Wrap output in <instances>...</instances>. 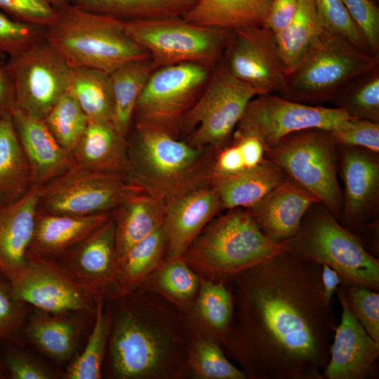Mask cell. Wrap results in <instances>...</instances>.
I'll use <instances>...</instances> for the list:
<instances>
[{
  "label": "cell",
  "mask_w": 379,
  "mask_h": 379,
  "mask_svg": "<svg viewBox=\"0 0 379 379\" xmlns=\"http://www.w3.org/2000/svg\"><path fill=\"white\" fill-rule=\"evenodd\" d=\"M225 284L233 314L220 345L246 379H323L338 321L321 265L286 246Z\"/></svg>",
  "instance_id": "cell-1"
},
{
  "label": "cell",
  "mask_w": 379,
  "mask_h": 379,
  "mask_svg": "<svg viewBox=\"0 0 379 379\" xmlns=\"http://www.w3.org/2000/svg\"><path fill=\"white\" fill-rule=\"evenodd\" d=\"M102 293L112 312L107 349L113 378L188 376L192 333L185 313L144 286L125 295L109 286Z\"/></svg>",
  "instance_id": "cell-2"
},
{
  "label": "cell",
  "mask_w": 379,
  "mask_h": 379,
  "mask_svg": "<svg viewBox=\"0 0 379 379\" xmlns=\"http://www.w3.org/2000/svg\"><path fill=\"white\" fill-rule=\"evenodd\" d=\"M127 135L130 177L164 202L211 184L216 151L196 147L159 128L138 123Z\"/></svg>",
  "instance_id": "cell-3"
},
{
  "label": "cell",
  "mask_w": 379,
  "mask_h": 379,
  "mask_svg": "<svg viewBox=\"0 0 379 379\" xmlns=\"http://www.w3.org/2000/svg\"><path fill=\"white\" fill-rule=\"evenodd\" d=\"M44 39L70 68L111 73L128 62L149 57L128 36L124 20L71 3L58 8L57 19L45 29Z\"/></svg>",
  "instance_id": "cell-4"
},
{
  "label": "cell",
  "mask_w": 379,
  "mask_h": 379,
  "mask_svg": "<svg viewBox=\"0 0 379 379\" xmlns=\"http://www.w3.org/2000/svg\"><path fill=\"white\" fill-rule=\"evenodd\" d=\"M285 248L264 235L246 208H234L210 221L182 257L200 277L225 283Z\"/></svg>",
  "instance_id": "cell-5"
},
{
  "label": "cell",
  "mask_w": 379,
  "mask_h": 379,
  "mask_svg": "<svg viewBox=\"0 0 379 379\" xmlns=\"http://www.w3.org/2000/svg\"><path fill=\"white\" fill-rule=\"evenodd\" d=\"M286 246L305 260L328 265L343 279L378 291V258L321 203L310 207Z\"/></svg>",
  "instance_id": "cell-6"
},
{
  "label": "cell",
  "mask_w": 379,
  "mask_h": 379,
  "mask_svg": "<svg viewBox=\"0 0 379 379\" xmlns=\"http://www.w3.org/2000/svg\"><path fill=\"white\" fill-rule=\"evenodd\" d=\"M379 66V55L363 51L345 38L323 31L300 65L286 75L279 95L300 103L329 102L351 79Z\"/></svg>",
  "instance_id": "cell-7"
},
{
  "label": "cell",
  "mask_w": 379,
  "mask_h": 379,
  "mask_svg": "<svg viewBox=\"0 0 379 379\" xmlns=\"http://www.w3.org/2000/svg\"><path fill=\"white\" fill-rule=\"evenodd\" d=\"M338 145L327 130L293 133L265 150L264 158L311 193L340 222L343 196L338 178Z\"/></svg>",
  "instance_id": "cell-8"
},
{
  "label": "cell",
  "mask_w": 379,
  "mask_h": 379,
  "mask_svg": "<svg viewBox=\"0 0 379 379\" xmlns=\"http://www.w3.org/2000/svg\"><path fill=\"white\" fill-rule=\"evenodd\" d=\"M128 36L149 53L156 68L197 63L211 69L222 60L230 30L191 23L183 18L124 21Z\"/></svg>",
  "instance_id": "cell-9"
},
{
  "label": "cell",
  "mask_w": 379,
  "mask_h": 379,
  "mask_svg": "<svg viewBox=\"0 0 379 379\" xmlns=\"http://www.w3.org/2000/svg\"><path fill=\"white\" fill-rule=\"evenodd\" d=\"M258 95V90L232 74L221 60L183 120L181 131L191 133L187 142L216 152L222 148L249 102Z\"/></svg>",
  "instance_id": "cell-10"
},
{
  "label": "cell",
  "mask_w": 379,
  "mask_h": 379,
  "mask_svg": "<svg viewBox=\"0 0 379 379\" xmlns=\"http://www.w3.org/2000/svg\"><path fill=\"white\" fill-rule=\"evenodd\" d=\"M145 192L129 176L74 166L39 187V211L77 216L110 214L131 197Z\"/></svg>",
  "instance_id": "cell-11"
},
{
  "label": "cell",
  "mask_w": 379,
  "mask_h": 379,
  "mask_svg": "<svg viewBox=\"0 0 379 379\" xmlns=\"http://www.w3.org/2000/svg\"><path fill=\"white\" fill-rule=\"evenodd\" d=\"M211 70L193 62L157 68L136 103L132 123L148 125L178 138L183 120L207 84Z\"/></svg>",
  "instance_id": "cell-12"
},
{
  "label": "cell",
  "mask_w": 379,
  "mask_h": 379,
  "mask_svg": "<svg viewBox=\"0 0 379 379\" xmlns=\"http://www.w3.org/2000/svg\"><path fill=\"white\" fill-rule=\"evenodd\" d=\"M4 67L14 91L15 109L40 119L66 91L71 69L45 39L9 57Z\"/></svg>",
  "instance_id": "cell-13"
},
{
  "label": "cell",
  "mask_w": 379,
  "mask_h": 379,
  "mask_svg": "<svg viewBox=\"0 0 379 379\" xmlns=\"http://www.w3.org/2000/svg\"><path fill=\"white\" fill-rule=\"evenodd\" d=\"M349 117L338 108L307 105L265 93L249 102L234 132L257 137L267 150L293 133L311 128L330 131Z\"/></svg>",
  "instance_id": "cell-14"
},
{
  "label": "cell",
  "mask_w": 379,
  "mask_h": 379,
  "mask_svg": "<svg viewBox=\"0 0 379 379\" xmlns=\"http://www.w3.org/2000/svg\"><path fill=\"white\" fill-rule=\"evenodd\" d=\"M15 298L36 309L52 313H95L98 293L80 283L57 262L27 254V264L9 281Z\"/></svg>",
  "instance_id": "cell-15"
},
{
  "label": "cell",
  "mask_w": 379,
  "mask_h": 379,
  "mask_svg": "<svg viewBox=\"0 0 379 379\" xmlns=\"http://www.w3.org/2000/svg\"><path fill=\"white\" fill-rule=\"evenodd\" d=\"M222 60L232 74L260 95H279L285 87L275 34L265 27L230 30Z\"/></svg>",
  "instance_id": "cell-16"
},
{
  "label": "cell",
  "mask_w": 379,
  "mask_h": 379,
  "mask_svg": "<svg viewBox=\"0 0 379 379\" xmlns=\"http://www.w3.org/2000/svg\"><path fill=\"white\" fill-rule=\"evenodd\" d=\"M338 149L345 186L340 222L346 228L369 233L378 226V154L349 146L338 145Z\"/></svg>",
  "instance_id": "cell-17"
},
{
  "label": "cell",
  "mask_w": 379,
  "mask_h": 379,
  "mask_svg": "<svg viewBox=\"0 0 379 379\" xmlns=\"http://www.w3.org/2000/svg\"><path fill=\"white\" fill-rule=\"evenodd\" d=\"M342 308L323 379H364L379 357V343L366 331L348 305L340 285L335 291Z\"/></svg>",
  "instance_id": "cell-18"
},
{
  "label": "cell",
  "mask_w": 379,
  "mask_h": 379,
  "mask_svg": "<svg viewBox=\"0 0 379 379\" xmlns=\"http://www.w3.org/2000/svg\"><path fill=\"white\" fill-rule=\"evenodd\" d=\"M222 210L211 184L165 202L166 260L182 257L201 230Z\"/></svg>",
  "instance_id": "cell-19"
},
{
  "label": "cell",
  "mask_w": 379,
  "mask_h": 379,
  "mask_svg": "<svg viewBox=\"0 0 379 379\" xmlns=\"http://www.w3.org/2000/svg\"><path fill=\"white\" fill-rule=\"evenodd\" d=\"M320 203L311 193L286 177L253 206L246 208L271 241L285 244L297 232L307 211Z\"/></svg>",
  "instance_id": "cell-20"
},
{
  "label": "cell",
  "mask_w": 379,
  "mask_h": 379,
  "mask_svg": "<svg viewBox=\"0 0 379 379\" xmlns=\"http://www.w3.org/2000/svg\"><path fill=\"white\" fill-rule=\"evenodd\" d=\"M114 221L112 215L78 244L53 260L74 279L100 292L114 279Z\"/></svg>",
  "instance_id": "cell-21"
},
{
  "label": "cell",
  "mask_w": 379,
  "mask_h": 379,
  "mask_svg": "<svg viewBox=\"0 0 379 379\" xmlns=\"http://www.w3.org/2000/svg\"><path fill=\"white\" fill-rule=\"evenodd\" d=\"M12 119L34 185L43 186L74 166L71 153L58 143L43 119L18 109L12 112Z\"/></svg>",
  "instance_id": "cell-22"
},
{
  "label": "cell",
  "mask_w": 379,
  "mask_h": 379,
  "mask_svg": "<svg viewBox=\"0 0 379 379\" xmlns=\"http://www.w3.org/2000/svg\"><path fill=\"white\" fill-rule=\"evenodd\" d=\"M39 187L18 200L0 205V274L9 281L15 279L27 264L37 213Z\"/></svg>",
  "instance_id": "cell-23"
},
{
  "label": "cell",
  "mask_w": 379,
  "mask_h": 379,
  "mask_svg": "<svg viewBox=\"0 0 379 379\" xmlns=\"http://www.w3.org/2000/svg\"><path fill=\"white\" fill-rule=\"evenodd\" d=\"M71 154L74 166L81 168L130 177L127 136L121 134L112 121L88 120L84 135Z\"/></svg>",
  "instance_id": "cell-24"
},
{
  "label": "cell",
  "mask_w": 379,
  "mask_h": 379,
  "mask_svg": "<svg viewBox=\"0 0 379 379\" xmlns=\"http://www.w3.org/2000/svg\"><path fill=\"white\" fill-rule=\"evenodd\" d=\"M111 215L77 216L37 210L27 253L40 258L56 260L104 224Z\"/></svg>",
  "instance_id": "cell-25"
},
{
  "label": "cell",
  "mask_w": 379,
  "mask_h": 379,
  "mask_svg": "<svg viewBox=\"0 0 379 379\" xmlns=\"http://www.w3.org/2000/svg\"><path fill=\"white\" fill-rule=\"evenodd\" d=\"M77 313H52L36 309L25 322V340L52 360H68L77 349L84 328L83 319Z\"/></svg>",
  "instance_id": "cell-26"
},
{
  "label": "cell",
  "mask_w": 379,
  "mask_h": 379,
  "mask_svg": "<svg viewBox=\"0 0 379 379\" xmlns=\"http://www.w3.org/2000/svg\"><path fill=\"white\" fill-rule=\"evenodd\" d=\"M164 213L165 202L145 192L131 197L112 213L114 221V276L128 251L162 227Z\"/></svg>",
  "instance_id": "cell-27"
},
{
  "label": "cell",
  "mask_w": 379,
  "mask_h": 379,
  "mask_svg": "<svg viewBox=\"0 0 379 379\" xmlns=\"http://www.w3.org/2000/svg\"><path fill=\"white\" fill-rule=\"evenodd\" d=\"M277 164L264 159L258 165L211 182L223 210L248 208L255 204L286 178Z\"/></svg>",
  "instance_id": "cell-28"
},
{
  "label": "cell",
  "mask_w": 379,
  "mask_h": 379,
  "mask_svg": "<svg viewBox=\"0 0 379 379\" xmlns=\"http://www.w3.org/2000/svg\"><path fill=\"white\" fill-rule=\"evenodd\" d=\"M274 0H198L182 17L191 23L233 30L265 27Z\"/></svg>",
  "instance_id": "cell-29"
},
{
  "label": "cell",
  "mask_w": 379,
  "mask_h": 379,
  "mask_svg": "<svg viewBox=\"0 0 379 379\" xmlns=\"http://www.w3.org/2000/svg\"><path fill=\"white\" fill-rule=\"evenodd\" d=\"M232 314V295L227 284L200 277L197 295L190 312L186 314L192 333L221 345Z\"/></svg>",
  "instance_id": "cell-30"
},
{
  "label": "cell",
  "mask_w": 379,
  "mask_h": 379,
  "mask_svg": "<svg viewBox=\"0 0 379 379\" xmlns=\"http://www.w3.org/2000/svg\"><path fill=\"white\" fill-rule=\"evenodd\" d=\"M34 186L30 167L15 130L12 114L0 119V205L15 201Z\"/></svg>",
  "instance_id": "cell-31"
},
{
  "label": "cell",
  "mask_w": 379,
  "mask_h": 379,
  "mask_svg": "<svg viewBox=\"0 0 379 379\" xmlns=\"http://www.w3.org/2000/svg\"><path fill=\"white\" fill-rule=\"evenodd\" d=\"M323 31L314 0H298V8L291 23L275 34L286 75L300 65Z\"/></svg>",
  "instance_id": "cell-32"
},
{
  "label": "cell",
  "mask_w": 379,
  "mask_h": 379,
  "mask_svg": "<svg viewBox=\"0 0 379 379\" xmlns=\"http://www.w3.org/2000/svg\"><path fill=\"white\" fill-rule=\"evenodd\" d=\"M163 225L132 246L123 258L114 276V291L125 295L135 291L166 260Z\"/></svg>",
  "instance_id": "cell-33"
},
{
  "label": "cell",
  "mask_w": 379,
  "mask_h": 379,
  "mask_svg": "<svg viewBox=\"0 0 379 379\" xmlns=\"http://www.w3.org/2000/svg\"><path fill=\"white\" fill-rule=\"evenodd\" d=\"M156 69L149 56L128 62L109 73L114 105L113 124L125 136L131 129L136 103Z\"/></svg>",
  "instance_id": "cell-34"
},
{
  "label": "cell",
  "mask_w": 379,
  "mask_h": 379,
  "mask_svg": "<svg viewBox=\"0 0 379 379\" xmlns=\"http://www.w3.org/2000/svg\"><path fill=\"white\" fill-rule=\"evenodd\" d=\"M66 91L74 98L88 120L113 123L114 105L109 73L72 67Z\"/></svg>",
  "instance_id": "cell-35"
},
{
  "label": "cell",
  "mask_w": 379,
  "mask_h": 379,
  "mask_svg": "<svg viewBox=\"0 0 379 379\" xmlns=\"http://www.w3.org/2000/svg\"><path fill=\"white\" fill-rule=\"evenodd\" d=\"M198 0H69L80 8L124 21L183 17Z\"/></svg>",
  "instance_id": "cell-36"
},
{
  "label": "cell",
  "mask_w": 379,
  "mask_h": 379,
  "mask_svg": "<svg viewBox=\"0 0 379 379\" xmlns=\"http://www.w3.org/2000/svg\"><path fill=\"white\" fill-rule=\"evenodd\" d=\"M200 284V276L182 257L165 260L142 284L161 295L185 314L195 301Z\"/></svg>",
  "instance_id": "cell-37"
},
{
  "label": "cell",
  "mask_w": 379,
  "mask_h": 379,
  "mask_svg": "<svg viewBox=\"0 0 379 379\" xmlns=\"http://www.w3.org/2000/svg\"><path fill=\"white\" fill-rule=\"evenodd\" d=\"M112 326V312L102 291L96 298L94 323L83 352L67 367L65 379H100Z\"/></svg>",
  "instance_id": "cell-38"
},
{
  "label": "cell",
  "mask_w": 379,
  "mask_h": 379,
  "mask_svg": "<svg viewBox=\"0 0 379 379\" xmlns=\"http://www.w3.org/2000/svg\"><path fill=\"white\" fill-rule=\"evenodd\" d=\"M329 102L351 117L379 122V66L345 83Z\"/></svg>",
  "instance_id": "cell-39"
},
{
  "label": "cell",
  "mask_w": 379,
  "mask_h": 379,
  "mask_svg": "<svg viewBox=\"0 0 379 379\" xmlns=\"http://www.w3.org/2000/svg\"><path fill=\"white\" fill-rule=\"evenodd\" d=\"M188 376L194 379H246L217 342L192 334L187 355Z\"/></svg>",
  "instance_id": "cell-40"
},
{
  "label": "cell",
  "mask_w": 379,
  "mask_h": 379,
  "mask_svg": "<svg viewBox=\"0 0 379 379\" xmlns=\"http://www.w3.org/2000/svg\"><path fill=\"white\" fill-rule=\"evenodd\" d=\"M43 120L58 143L70 153L79 142L88 124L87 116L67 91Z\"/></svg>",
  "instance_id": "cell-41"
},
{
  "label": "cell",
  "mask_w": 379,
  "mask_h": 379,
  "mask_svg": "<svg viewBox=\"0 0 379 379\" xmlns=\"http://www.w3.org/2000/svg\"><path fill=\"white\" fill-rule=\"evenodd\" d=\"M29 314V305L15 298L9 281L0 274V346L25 347L23 328Z\"/></svg>",
  "instance_id": "cell-42"
},
{
  "label": "cell",
  "mask_w": 379,
  "mask_h": 379,
  "mask_svg": "<svg viewBox=\"0 0 379 379\" xmlns=\"http://www.w3.org/2000/svg\"><path fill=\"white\" fill-rule=\"evenodd\" d=\"M314 3L324 31L344 37L360 50L371 53L363 33L343 0H314Z\"/></svg>",
  "instance_id": "cell-43"
},
{
  "label": "cell",
  "mask_w": 379,
  "mask_h": 379,
  "mask_svg": "<svg viewBox=\"0 0 379 379\" xmlns=\"http://www.w3.org/2000/svg\"><path fill=\"white\" fill-rule=\"evenodd\" d=\"M340 285L352 312L368 335L379 343L378 291L343 279Z\"/></svg>",
  "instance_id": "cell-44"
},
{
  "label": "cell",
  "mask_w": 379,
  "mask_h": 379,
  "mask_svg": "<svg viewBox=\"0 0 379 379\" xmlns=\"http://www.w3.org/2000/svg\"><path fill=\"white\" fill-rule=\"evenodd\" d=\"M45 29L13 20L0 11V52L9 57L22 53L44 39Z\"/></svg>",
  "instance_id": "cell-45"
},
{
  "label": "cell",
  "mask_w": 379,
  "mask_h": 379,
  "mask_svg": "<svg viewBox=\"0 0 379 379\" xmlns=\"http://www.w3.org/2000/svg\"><path fill=\"white\" fill-rule=\"evenodd\" d=\"M1 357L8 379H53L55 374L43 361L15 345H1Z\"/></svg>",
  "instance_id": "cell-46"
},
{
  "label": "cell",
  "mask_w": 379,
  "mask_h": 379,
  "mask_svg": "<svg viewBox=\"0 0 379 379\" xmlns=\"http://www.w3.org/2000/svg\"><path fill=\"white\" fill-rule=\"evenodd\" d=\"M328 131L338 145L379 152V122L349 117Z\"/></svg>",
  "instance_id": "cell-47"
},
{
  "label": "cell",
  "mask_w": 379,
  "mask_h": 379,
  "mask_svg": "<svg viewBox=\"0 0 379 379\" xmlns=\"http://www.w3.org/2000/svg\"><path fill=\"white\" fill-rule=\"evenodd\" d=\"M0 11L13 20L44 29L58 17V9L50 0H0Z\"/></svg>",
  "instance_id": "cell-48"
},
{
  "label": "cell",
  "mask_w": 379,
  "mask_h": 379,
  "mask_svg": "<svg viewBox=\"0 0 379 379\" xmlns=\"http://www.w3.org/2000/svg\"><path fill=\"white\" fill-rule=\"evenodd\" d=\"M372 54L379 55V9L371 0H343Z\"/></svg>",
  "instance_id": "cell-49"
},
{
  "label": "cell",
  "mask_w": 379,
  "mask_h": 379,
  "mask_svg": "<svg viewBox=\"0 0 379 379\" xmlns=\"http://www.w3.org/2000/svg\"><path fill=\"white\" fill-rule=\"evenodd\" d=\"M245 168L240 149L233 141L216 152L213 164V178L232 175Z\"/></svg>",
  "instance_id": "cell-50"
},
{
  "label": "cell",
  "mask_w": 379,
  "mask_h": 379,
  "mask_svg": "<svg viewBox=\"0 0 379 379\" xmlns=\"http://www.w3.org/2000/svg\"><path fill=\"white\" fill-rule=\"evenodd\" d=\"M298 0H274L265 27L274 34L284 30L292 21L296 13Z\"/></svg>",
  "instance_id": "cell-51"
},
{
  "label": "cell",
  "mask_w": 379,
  "mask_h": 379,
  "mask_svg": "<svg viewBox=\"0 0 379 379\" xmlns=\"http://www.w3.org/2000/svg\"><path fill=\"white\" fill-rule=\"evenodd\" d=\"M232 136L240 149L246 168L254 167L264 160L265 149L257 137L234 132Z\"/></svg>",
  "instance_id": "cell-52"
},
{
  "label": "cell",
  "mask_w": 379,
  "mask_h": 379,
  "mask_svg": "<svg viewBox=\"0 0 379 379\" xmlns=\"http://www.w3.org/2000/svg\"><path fill=\"white\" fill-rule=\"evenodd\" d=\"M15 108L14 91L4 67V63L0 64V119L4 116L12 114Z\"/></svg>",
  "instance_id": "cell-53"
},
{
  "label": "cell",
  "mask_w": 379,
  "mask_h": 379,
  "mask_svg": "<svg viewBox=\"0 0 379 379\" xmlns=\"http://www.w3.org/2000/svg\"><path fill=\"white\" fill-rule=\"evenodd\" d=\"M342 279L338 273L327 265H321V281L324 294L328 300H332L333 294L340 284Z\"/></svg>",
  "instance_id": "cell-54"
},
{
  "label": "cell",
  "mask_w": 379,
  "mask_h": 379,
  "mask_svg": "<svg viewBox=\"0 0 379 379\" xmlns=\"http://www.w3.org/2000/svg\"><path fill=\"white\" fill-rule=\"evenodd\" d=\"M50 1L57 9L70 3L69 0H50Z\"/></svg>",
  "instance_id": "cell-55"
},
{
  "label": "cell",
  "mask_w": 379,
  "mask_h": 379,
  "mask_svg": "<svg viewBox=\"0 0 379 379\" xmlns=\"http://www.w3.org/2000/svg\"><path fill=\"white\" fill-rule=\"evenodd\" d=\"M0 379H8V375L0 354Z\"/></svg>",
  "instance_id": "cell-56"
},
{
  "label": "cell",
  "mask_w": 379,
  "mask_h": 379,
  "mask_svg": "<svg viewBox=\"0 0 379 379\" xmlns=\"http://www.w3.org/2000/svg\"><path fill=\"white\" fill-rule=\"evenodd\" d=\"M5 55L0 52V64L4 63Z\"/></svg>",
  "instance_id": "cell-57"
}]
</instances>
